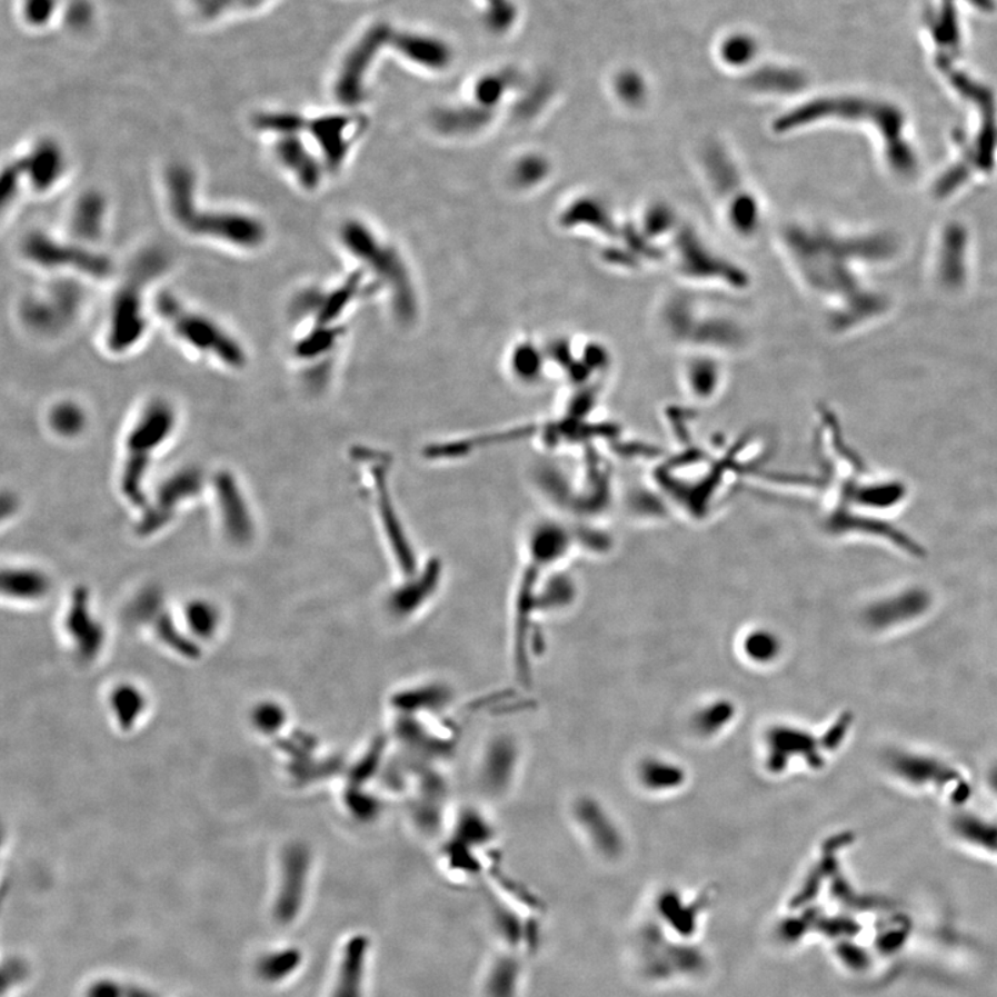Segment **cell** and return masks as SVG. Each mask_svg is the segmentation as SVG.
Wrapping results in <instances>:
<instances>
[{
    "label": "cell",
    "mask_w": 997,
    "mask_h": 997,
    "mask_svg": "<svg viewBox=\"0 0 997 997\" xmlns=\"http://www.w3.org/2000/svg\"><path fill=\"white\" fill-rule=\"evenodd\" d=\"M166 183L169 210L186 232L247 250L257 249L267 238V230L256 218L197 207L196 178L188 167L177 164L169 168Z\"/></svg>",
    "instance_id": "obj_1"
},
{
    "label": "cell",
    "mask_w": 997,
    "mask_h": 997,
    "mask_svg": "<svg viewBox=\"0 0 997 997\" xmlns=\"http://www.w3.org/2000/svg\"><path fill=\"white\" fill-rule=\"evenodd\" d=\"M175 413L164 401L150 403L139 416L127 438V459L121 476V492L133 506H144V481L151 458L171 436Z\"/></svg>",
    "instance_id": "obj_2"
},
{
    "label": "cell",
    "mask_w": 997,
    "mask_h": 997,
    "mask_svg": "<svg viewBox=\"0 0 997 997\" xmlns=\"http://www.w3.org/2000/svg\"><path fill=\"white\" fill-rule=\"evenodd\" d=\"M343 246L353 257L369 265L382 281L390 285L393 311L408 322L416 315L417 302L412 281L399 253L390 246L380 243L375 233L363 223L351 221L341 229Z\"/></svg>",
    "instance_id": "obj_3"
},
{
    "label": "cell",
    "mask_w": 997,
    "mask_h": 997,
    "mask_svg": "<svg viewBox=\"0 0 997 997\" xmlns=\"http://www.w3.org/2000/svg\"><path fill=\"white\" fill-rule=\"evenodd\" d=\"M157 309L175 335L196 351L211 355L229 368L240 369L246 365V352L239 341L212 319L190 311L169 292L159 297Z\"/></svg>",
    "instance_id": "obj_4"
},
{
    "label": "cell",
    "mask_w": 997,
    "mask_h": 997,
    "mask_svg": "<svg viewBox=\"0 0 997 997\" xmlns=\"http://www.w3.org/2000/svg\"><path fill=\"white\" fill-rule=\"evenodd\" d=\"M160 258L157 253L146 256L112 300L107 330V346L112 352H127L142 340L148 328L142 287L164 267V263L159 262Z\"/></svg>",
    "instance_id": "obj_5"
},
{
    "label": "cell",
    "mask_w": 997,
    "mask_h": 997,
    "mask_svg": "<svg viewBox=\"0 0 997 997\" xmlns=\"http://www.w3.org/2000/svg\"><path fill=\"white\" fill-rule=\"evenodd\" d=\"M22 252L38 267L74 269L96 279L107 278L112 270L110 259L103 253L89 250L82 245L61 243L39 232L27 236Z\"/></svg>",
    "instance_id": "obj_6"
},
{
    "label": "cell",
    "mask_w": 997,
    "mask_h": 997,
    "mask_svg": "<svg viewBox=\"0 0 997 997\" xmlns=\"http://www.w3.org/2000/svg\"><path fill=\"white\" fill-rule=\"evenodd\" d=\"M202 477L196 469H186L168 478L162 483L154 504L140 518L138 531L143 537L157 534L171 522L175 511L183 501L197 497L201 492Z\"/></svg>",
    "instance_id": "obj_7"
},
{
    "label": "cell",
    "mask_w": 997,
    "mask_h": 997,
    "mask_svg": "<svg viewBox=\"0 0 997 997\" xmlns=\"http://www.w3.org/2000/svg\"><path fill=\"white\" fill-rule=\"evenodd\" d=\"M216 497L221 511L225 531L236 544H246L253 532L250 507L247 505L238 480L229 471L218 472Z\"/></svg>",
    "instance_id": "obj_8"
},
{
    "label": "cell",
    "mask_w": 997,
    "mask_h": 997,
    "mask_svg": "<svg viewBox=\"0 0 997 997\" xmlns=\"http://www.w3.org/2000/svg\"><path fill=\"white\" fill-rule=\"evenodd\" d=\"M78 307V290L76 287L61 285L58 289L50 290L47 300L32 298L22 307V315L28 325L41 331L58 330L60 326L70 322Z\"/></svg>",
    "instance_id": "obj_9"
},
{
    "label": "cell",
    "mask_w": 997,
    "mask_h": 997,
    "mask_svg": "<svg viewBox=\"0 0 997 997\" xmlns=\"http://www.w3.org/2000/svg\"><path fill=\"white\" fill-rule=\"evenodd\" d=\"M17 162L22 177H26L37 191L54 188L66 171L63 151L58 143L48 139L33 146L30 153Z\"/></svg>",
    "instance_id": "obj_10"
},
{
    "label": "cell",
    "mask_w": 997,
    "mask_h": 997,
    "mask_svg": "<svg viewBox=\"0 0 997 997\" xmlns=\"http://www.w3.org/2000/svg\"><path fill=\"white\" fill-rule=\"evenodd\" d=\"M369 946V940L365 937L348 940L346 948L342 949L332 997H362Z\"/></svg>",
    "instance_id": "obj_11"
},
{
    "label": "cell",
    "mask_w": 997,
    "mask_h": 997,
    "mask_svg": "<svg viewBox=\"0 0 997 997\" xmlns=\"http://www.w3.org/2000/svg\"><path fill=\"white\" fill-rule=\"evenodd\" d=\"M275 154L280 164L289 169L303 188L308 190L318 188L322 180V169L297 134L281 137L275 144Z\"/></svg>",
    "instance_id": "obj_12"
},
{
    "label": "cell",
    "mask_w": 997,
    "mask_h": 997,
    "mask_svg": "<svg viewBox=\"0 0 997 997\" xmlns=\"http://www.w3.org/2000/svg\"><path fill=\"white\" fill-rule=\"evenodd\" d=\"M349 120L346 117H323L309 121L308 128L322 150L326 164L331 169H338L346 161L349 142L346 137Z\"/></svg>",
    "instance_id": "obj_13"
},
{
    "label": "cell",
    "mask_w": 997,
    "mask_h": 997,
    "mask_svg": "<svg viewBox=\"0 0 997 997\" xmlns=\"http://www.w3.org/2000/svg\"><path fill=\"white\" fill-rule=\"evenodd\" d=\"M106 201L94 191L83 195L77 201L71 216V232L81 243L98 240L103 233Z\"/></svg>",
    "instance_id": "obj_14"
},
{
    "label": "cell",
    "mask_w": 997,
    "mask_h": 997,
    "mask_svg": "<svg viewBox=\"0 0 997 997\" xmlns=\"http://www.w3.org/2000/svg\"><path fill=\"white\" fill-rule=\"evenodd\" d=\"M67 624H69L70 632L87 649H92V647L99 645L101 630L92 616V611H90L89 591L83 586L77 588L74 594H72Z\"/></svg>",
    "instance_id": "obj_15"
},
{
    "label": "cell",
    "mask_w": 997,
    "mask_h": 997,
    "mask_svg": "<svg viewBox=\"0 0 997 997\" xmlns=\"http://www.w3.org/2000/svg\"><path fill=\"white\" fill-rule=\"evenodd\" d=\"M3 594L19 600H38L48 595L50 581L36 568H9L2 574Z\"/></svg>",
    "instance_id": "obj_16"
},
{
    "label": "cell",
    "mask_w": 997,
    "mask_h": 997,
    "mask_svg": "<svg viewBox=\"0 0 997 997\" xmlns=\"http://www.w3.org/2000/svg\"><path fill=\"white\" fill-rule=\"evenodd\" d=\"M360 287H362V275L355 273L346 281V285L338 287L330 295H322L317 312L318 326H328L335 322L343 309L359 295Z\"/></svg>",
    "instance_id": "obj_17"
},
{
    "label": "cell",
    "mask_w": 997,
    "mask_h": 997,
    "mask_svg": "<svg viewBox=\"0 0 997 997\" xmlns=\"http://www.w3.org/2000/svg\"><path fill=\"white\" fill-rule=\"evenodd\" d=\"M520 967L511 959H500L487 984L488 997H515Z\"/></svg>",
    "instance_id": "obj_18"
},
{
    "label": "cell",
    "mask_w": 997,
    "mask_h": 997,
    "mask_svg": "<svg viewBox=\"0 0 997 997\" xmlns=\"http://www.w3.org/2000/svg\"><path fill=\"white\" fill-rule=\"evenodd\" d=\"M301 963V954L298 950L287 949L265 956L258 965V973L268 981H280L289 977Z\"/></svg>",
    "instance_id": "obj_19"
},
{
    "label": "cell",
    "mask_w": 997,
    "mask_h": 997,
    "mask_svg": "<svg viewBox=\"0 0 997 997\" xmlns=\"http://www.w3.org/2000/svg\"><path fill=\"white\" fill-rule=\"evenodd\" d=\"M489 117L487 111H466L459 110L455 112H442L438 117V128L443 132L465 133L475 132L477 129L486 126Z\"/></svg>",
    "instance_id": "obj_20"
},
{
    "label": "cell",
    "mask_w": 997,
    "mask_h": 997,
    "mask_svg": "<svg viewBox=\"0 0 997 997\" xmlns=\"http://www.w3.org/2000/svg\"><path fill=\"white\" fill-rule=\"evenodd\" d=\"M186 619L193 632L199 634L202 638H208L218 627V614L216 608L208 605L207 601L190 602L186 610Z\"/></svg>",
    "instance_id": "obj_21"
},
{
    "label": "cell",
    "mask_w": 997,
    "mask_h": 997,
    "mask_svg": "<svg viewBox=\"0 0 997 997\" xmlns=\"http://www.w3.org/2000/svg\"><path fill=\"white\" fill-rule=\"evenodd\" d=\"M50 422L56 432L64 437H74L82 430L84 417L82 410L74 403H61L50 415Z\"/></svg>",
    "instance_id": "obj_22"
},
{
    "label": "cell",
    "mask_w": 997,
    "mask_h": 997,
    "mask_svg": "<svg viewBox=\"0 0 997 997\" xmlns=\"http://www.w3.org/2000/svg\"><path fill=\"white\" fill-rule=\"evenodd\" d=\"M307 126V121H303L301 117L296 114H285V112H279V114L259 116L256 121V127L261 129V131L273 132L280 134V137L297 134Z\"/></svg>",
    "instance_id": "obj_23"
},
{
    "label": "cell",
    "mask_w": 997,
    "mask_h": 997,
    "mask_svg": "<svg viewBox=\"0 0 997 997\" xmlns=\"http://www.w3.org/2000/svg\"><path fill=\"white\" fill-rule=\"evenodd\" d=\"M338 336H340V332H338L337 329L330 328L329 325L318 326L317 330H313L311 335H308L300 343H298V357H317L318 353H322L326 349H329L332 343L336 342Z\"/></svg>",
    "instance_id": "obj_24"
},
{
    "label": "cell",
    "mask_w": 997,
    "mask_h": 997,
    "mask_svg": "<svg viewBox=\"0 0 997 997\" xmlns=\"http://www.w3.org/2000/svg\"><path fill=\"white\" fill-rule=\"evenodd\" d=\"M546 166L538 157H527L518 161L515 168V179L518 185L531 186L538 183L545 175Z\"/></svg>",
    "instance_id": "obj_25"
},
{
    "label": "cell",
    "mask_w": 997,
    "mask_h": 997,
    "mask_svg": "<svg viewBox=\"0 0 997 997\" xmlns=\"http://www.w3.org/2000/svg\"><path fill=\"white\" fill-rule=\"evenodd\" d=\"M21 178L24 177H22L19 162L16 161L3 169L2 182H0V201H2L3 207L13 201L17 193H19Z\"/></svg>",
    "instance_id": "obj_26"
}]
</instances>
